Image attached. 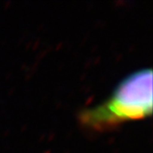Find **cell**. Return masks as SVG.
Returning <instances> with one entry per match:
<instances>
[{
    "label": "cell",
    "instance_id": "6da1fadb",
    "mask_svg": "<svg viewBox=\"0 0 153 153\" xmlns=\"http://www.w3.org/2000/svg\"><path fill=\"white\" fill-rule=\"evenodd\" d=\"M152 70L142 68L128 75L107 99L81 110L79 120L92 130H108L131 120L152 114Z\"/></svg>",
    "mask_w": 153,
    "mask_h": 153
}]
</instances>
